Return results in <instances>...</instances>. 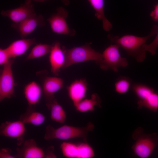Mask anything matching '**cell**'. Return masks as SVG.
Returning a JSON list of instances; mask_svg holds the SVG:
<instances>
[{
    "label": "cell",
    "mask_w": 158,
    "mask_h": 158,
    "mask_svg": "<svg viewBox=\"0 0 158 158\" xmlns=\"http://www.w3.org/2000/svg\"><path fill=\"white\" fill-rule=\"evenodd\" d=\"M132 80L130 78L121 76L118 77L114 83V89L117 93L123 94L128 91L132 85Z\"/></svg>",
    "instance_id": "obj_25"
},
{
    "label": "cell",
    "mask_w": 158,
    "mask_h": 158,
    "mask_svg": "<svg viewBox=\"0 0 158 158\" xmlns=\"http://www.w3.org/2000/svg\"><path fill=\"white\" fill-rule=\"evenodd\" d=\"M44 25L43 16L36 14L20 23H13L11 26L17 30L22 39H23L32 33L37 27H41Z\"/></svg>",
    "instance_id": "obj_10"
},
{
    "label": "cell",
    "mask_w": 158,
    "mask_h": 158,
    "mask_svg": "<svg viewBox=\"0 0 158 158\" xmlns=\"http://www.w3.org/2000/svg\"><path fill=\"white\" fill-rule=\"evenodd\" d=\"M101 100L99 96L96 93L92 94L90 99H84L74 106L77 111L84 113L88 111H93L95 110V106L101 107Z\"/></svg>",
    "instance_id": "obj_19"
},
{
    "label": "cell",
    "mask_w": 158,
    "mask_h": 158,
    "mask_svg": "<svg viewBox=\"0 0 158 158\" xmlns=\"http://www.w3.org/2000/svg\"><path fill=\"white\" fill-rule=\"evenodd\" d=\"M20 120L25 124L38 126L44 123L45 117L41 113L35 111L32 109V107L29 106L26 112L20 116Z\"/></svg>",
    "instance_id": "obj_21"
},
{
    "label": "cell",
    "mask_w": 158,
    "mask_h": 158,
    "mask_svg": "<svg viewBox=\"0 0 158 158\" xmlns=\"http://www.w3.org/2000/svg\"><path fill=\"white\" fill-rule=\"evenodd\" d=\"M135 142L131 148L135 155L140 158H148L158 146V135L156 133L146 134L141 127L136 128L132 135Z\"/></svg>",
    "instance_id": "obj_3"
},
{
    "label": "cell",
    "mask_w": 158,
    "mask_h": 158,
    "mask_svg": "<svg viewBox=\"0 0 158 158\" xmlns=\"http://www.w3.org/2000/svg\"><path fill=\"white\" fill-rule=\"evenodd\" d=\"M119 47L115 44H111L102 53V59L99 65L102 70L111 69L117 72L119 67H125L128 66L127 59L122 57L120 55Z\"/></svg>",
    "instance_id": "obj_5"
},
{
    "label": "cell",
    "mask_w": 158,
    "mask_h": 158,
    "mask_svg": "<svg viewBox=\"0 0 158 158\" xmlns=\"http://www.w3.org/2000/svg\"><path fill=\"white\" fill-rule=\"evenodd\" d=\"M52 48V45L39 44H36L31 49L26 59L28 60L42 57L49 53Z\"/></svg>",
    "instance_id": "obj_23"
},
{
    "label": "cell",
    "mask_w": 158,
    "mask_h": 158,
    "mask_svg": "<svg viewBox=\"0 0 158 158\" xmlns=\"http://www.w3.org/2000/svg\"><path fill=\"white\" fill-rule=\"evenodd\" d=\"M62 48L65 61L63 69L73 64L88 61H94L99 64L102 59V54L93 49L88 44L67 49Z\"/></svg>",
    "instance_id": "obj_4"
},
{
    "label": "cell",
    "mask_w": 158,
    "mask_h": 158,
    "mask_svg": "<svg viewBox=\"0 0 158 158\" xmlns=\"http://www.w3.org/2000/svg\"><path fill=\"white\" fill-rule=\"evenodd\" d=\"M1 15L11 20L13 23H18L36 14L31 0H25L18 7L12 9L2 10Z\"/></svg>",
    "instance_id": "obj_9"
},
{
    "label": "cell",
    "mask_w": 158,
    "mask_h": 158,
    "mask_svg": "<svg viewBox=\"0 0 158 158\" xmlns=\"http://www.w3.org/2000/svg\"><path fill=\"white\" fill-rule=\"evenodd\" d=\"M68 12L63 7L58 8L56 12L51 16L47 19L52 31L56 33L71 36L76 33L73 29H71L66 22Z\"/></svg>",
    "instance_id": "obj_8"
},
{
    "label": "cell",
    "mask_w": 158,
    "mask_h": 158,
    "mask_svg": "<svg viewBox=\"0 0 158 158\" xmlns=\"http://www.w3.org/2000/svg\"><path fill=\"white\" fill-rule=\"evenodd\" d=\"M25 124L20 120L13 121H6L0 125V134L5 137L22 140L26 132Z\"/></svg>",
    "instance_id": "obj_12"
},
{
    "label": "cell",
    "mask_w": 158,
    "mask_h": 158,
    "mask_svg": "<svg viewBox=\"0 0 158 158\" xmlns=\"http://www.w3.org/2000/svg\"><path fill=\"white\" fill-rule=\"evenodd\" d=\"M86 79L81 78L75 80L66 88L68 95L74 106L85 99L87 90Z\"/></svg>",
    "instance_id": "obj_14"
},
{
    "label": "cell",
    "mask_w": 158,
    "mask_h": 158,
    "mask_svg": "<svg viewBox=\"0 0 158 158\" xmlns=\"http://www.w3.org/2000/svg\"><path fill=\"white\" fill-rule=\"evenodd\" d=\"M158 26L154 25L150 33L145 37H139L126 35L121 37L109 34L108 39L111 42L123 49L128 55L134 58L138 62H143L146 57V53L143 49L147 40L156 34Z\"/></svg>",
    "instance_id": "obj_1"
},
{
    "label": "cell",
    "mask_w": 158,
    "mask_h": 158,
    "mask_svg": "<svg viewBox=\"0 0 158 158\" xmlns=\"http://www.w3.org/2000/svg\"><path fill=\"white\" fill-rule=\"evenodd\" d=\"M16 150V157L21 158H45V153L42 148L38 146L35 140L30 139L25 140Z\"/></svg>",
    "instance_id": "obj_11"
},
{
    "label": "cell",
    "mask_w": 158,
    "mask_h": 158,
    "mask_svg": "<svg viewBox=\"0 0 158 158\" xmlns=\"http://www.w3.org/2000/svg\"><path fill=\"white\" fill-rule=\"evenodd\" d=\"M36 43L34 38H23L13 42L6 49L11 58H14L24 54L31 46Z\"/></svg>",
    "instance_id": "obj_16"
},
{
    "label": "cell",
    "mask_w": 158,
    "mask_h": 158,
    "mask_svg": "<svg viewBox=\"0 0 158 158\" xmlns=\"http://www.w3.org/2000/svg\"><path fill=\"white\" fill-rule=\"evenodd\" d=\"M32 1L38 2H43L49 0H31Z\"/></svg>",
    "instance_id": "obj_32"
},
{
    "label": "cell",
    "mask_w": 158,
    "mask_h": 158,
    "mask_svg": "<svg viewBox=\"0 0 158 158\" xmlns=\"http://www.w3.org/2000/svg\"><path fill=\"white\" fill-rule=\"evenodd\" d=\"M94 128V124L90 122L82 127L64 125L55 128L48 125L45 128L44 138L45 140L49 141L54 139L66 140L80 138L84 142H87L88 133L93 131Z\"/></svg>",
    "instance_id": "obj_2"
},
{
    "label": "cell",
    "mask_w": 158,
    "mask_h": 158,
    "mask_svg": "<svg viewBox=\"0 0 158 158\" xmlns=\"http://www.w3.org/2000/svg\"><path fill=\"white\" fill-rule=\"evenodd\" d=\"M16 156L11 154V149L8 148H2L0 150V158H15Z\"/></svg>",
    "instance_id": "obj_28"
},
{
    "label": "cell",
    "mask_w": 158,
    "mask_h": 158,
    "mask_svg": "<svg viewBox=\"0 0 158 158\" xmlns=\"http://www.w3.org/2000/svg\"><path fill=\"white\" fill-rule=\"evenodd\" d=\"M131 87L138 99V101L142 100L154 90L150 86L141 83H133Z\"/></svg>",
    "instance_id": "obj_24"
},
{
    "label": "cell",
    "mask_w": 158,
    "mask_h": 158,
    "mask_svg": "<svg viewBox=\"0 0 158 158\" xmlns=\"http://www.w3.org/2000/svg\"><path fill=\"white\" fill-rule=\"evenodd\" d=\"M11 58L6 48L0 49V65H3L7 63Z\"/></svg>",
    "instance_id": "obj_27"
},
{
    "label": "cell",
    "mask_w": 158,
    "mask_h": 158,
    "mask_svg": "<svg viewBox=\"0 0 158 158\" xmlns=\"http://www.w3.org/2000/svg\"><path fill=\"white\" fill-rule=\"evenodd\" d=\"M94 9L96 18L102 23L104 30L106 31L110 30L112 27L111 22L106 18L104 11V0H88Z\"/></svg>",
    "instance_id": "obj_20"
},
{
    "label": "cell",
    "mask_w": 158,
    "mask_h": 158,
    "mask_svg": "<svg viewBox=\"0 0 158 158\" xmlns=\"http://www.w3.org/2000/svg\"><path fill=\"white\" fill-rule=\"evenodd\" d=\"M43 93L46 101L55 97L54 94L62 89L64 85L63 80L57 77H46L43 82Z\"/></svg>",
    "instance_id": "obj_15"
},
{
    "label": "cell",
    "mask_w": 158,
    "mask_h": 158,
    "mask_svg": "<svg viewBox=\"0 0 158 158\" xmlns=\"http://www.w3.org/2000/svg\"><path fill=\"white\" fill-rule=\"evenodd\" d=\"M62 2L65 5H68L69 3V0H61Z\"/></svg>",
    "instance_id": "obj_31"
},
{
    "label": "cell",
    "mask_w": 158,
    "mask_h": 158,
    "mask_svg": "<svg viewBox=\"0 0 158 158\" xmlns=\"http://www.w3.org/2000/svg\"><path fill=\"white\" fill-rule=\"evenodd\" d=\"M150 16L154 21L158 23V2L155 6L154 9L150 13Z\"/></svg>",
    "instance_id": "obj_29"
},
{
    "label": "cell",
    "mask_w": 158,
    "mask_h": 158,
    "mask_svg": "<svg viewBox=\"0 0 158 158\" xmlns=\"http://www.w3.org/2000/svg\"><path fill=\"white\" fill-rule=\"evenodd\" d=\"M14 62V58L11 59L3 65L0 77V101L5 98H10L14 96L15 83L12 69Z\"/></svg>",
    "instance_id": "obj_7"
},
{
    "label": "cell",
    "mask_w": 158,
    "mask_h": 158,
    "mask_svg": "<svg viewBox=\"0 0 158 158\" xmlns=\"http://www.w3.org/2000/svg\"><path fill=\"white\" fill-rule=\"evenodd\" d=\"M138 108H146L154 112L158 110V92L154 90L142 101H138Z\"/></svg>",
    "instance_id": "obj_22"
},
{
    "label": "cell",
    "mask_w": 158,
    "mask_h": 158,
    "mask_svg": "<svg viewBox=\"0 0 158 158\" xmlns=\"http://www.w3.org/2000/svg\"><path fill=\"white\" fill-rule=\"evenodd\" d=\"M65 61V55L62 47L59 42H55L52 45L49 55L51 71L53 74L56 76L59 75L61 69H63Z\"/></svg>",
    "instance_id": "obj_13"
},
{
    "label": "cell",
    "mask_w": 158,
    "mask_h": 158,
    "mask_svg": "<svg viewBox=\"0 0 158 158\" xmlns=\"http://www.w3.org/2000/svg\"><path fill=\"white\" fill-rule=\"evenodd\" d=\"M157 35L153 41L149 44H145L143 47V49L145 51L149 52L152 55L156 53L158 48V30Z\"/></svg>",
    "instance_id": "obj_26"
},
{
    "label": "cell",
    "mask_w": 158,
    "mask_h": 158,
    "mask_svg": "<svg viewBox=\"0 0 158 158\" xmlns=\"http://www.w3.org/2000/svg\"><path fill=\"white\" fill-rule=\"evenodd\" d=\"M60 148L64 157L68 158H92L95 156L92 147L87 142L75 143L63 142Z\"/></svg>",
    "instance_id": "obj_6"
},
{
    "label": "cell",
    "mask_w": 158,
    "mask_h": 158,
    "mask_svg": "<svg viewBox=\"0 0 158 158\" xmlns=\"http://www.w3.org/2000/svg\"><path fill=\"white\" fill-rule=\"evenodd\" d=\"M54 147L53 146H50L48 148L45 153L46 158H56L57 156L54 152Z\"/></svg>",
    "instance_id": "obj_30"
},
{
    "label": "cell",
    "mask_w": 158,
    "mask_h": 158,
    "mask_svg": "<svg viewBox=\"0 0 158 158\" xmlns=\"http://www.w3.org/2000/svg\"><path fill=\"white\" fill-rule=\"evenodd\" d=\"M46 106L50 111L51 120L60 123H64L66 119V112L55 97L46 101Z\"/></svg>",
    "instance_id": "obj_18"
},
{
    "label": "cell",
    "mask_w": 158,
    "mask_h": 158,
    "mask_svg": "<svg viewBox=\"0 0 158 158\" xmlns=\"http://www.w3.org/2000/svg\"><path fill=\"white\" fill-rule=\"evenodd\" d=\"M23 92L29 106L32 107L40 102L43 91L40 85L33 81L25 86Z\"/></svg>",
    "instance_id": "obj_17"
}]
</instances>
